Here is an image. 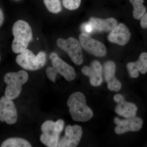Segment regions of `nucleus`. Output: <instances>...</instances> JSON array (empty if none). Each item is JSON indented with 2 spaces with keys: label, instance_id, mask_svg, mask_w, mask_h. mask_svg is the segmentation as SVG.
Here are the masks:
<instances>
[{
  "label": "nucleus",
  "instance_id": "obj_1",
  "mask_svg": "<svg viewBox=\"0 0 147 147\" xmlns=\"http://www.w3.org/2000/svg\"><path fill=\"white\" fill-rule=\"evenodd\" d=\"M67 105L74 121L85 122L93 116L92 110L87 105L86 97L81 92L72 93L69 97Z\"/></svg>",
  "mask_w": 147,
  "mask_h": 147
},
{
  "label": "nucleus",
  "instance_id": "obj_2",
  "mask_svg": "<svg viewBox=\"0 0 147 147\" xmlns=\"http://www.w3.org/2000/svg\"><path fill=\"white\" fill-rule=\"evenodd\" d=\"M14 39L12 42V51L15 53H21L26 49L29 42L32 40V32L31 28L27 22L18 20L12 27Z\"/></svg>",
  "mask_w": 147,
  "mask_h": 147
},
{
  "label": "nucleus",
  "instance_id": "obj_3",
  "mask_svg": "<svg viewBox=\"0 0 147 147\" xmlns=\"http://www.w3.org/2000/svg\"><path fill=\"white\" fill-rule=\"evenodd\" d=\"M64 125V121L62 119L56 122L45 121L41 126L42 134L40 137V142L47 147H58L60 134L63 130Z\"/></svg>",
  "mask_w": 147,
  "mask_h": 147
},
{
  "label": "nucleus",
  "instance_id": "obj_4",
  "mask_svg": "<svg viewBox=\"0 0 147 147\" xmlns=\"http://www.w3.org/2000/svg\"><path fill=\"white\" fill-rule=\"evenodd\" d=\"M28 74L24 70L17 72H9L4 77V81L7 84L5 94L6 97L13 100L20 95L22 86L28 79Z\"/></svg>",
  "mask_w": 147,
  "mask_h": 147
},
{
  "label": "nucleus",
  "instance_id": "obj_5",
  "mask_svg": "<svg viewBox=\"0 0 147 147\" xmlns=\"http://www.w3.org/2000/svg\"><path fill=\"white\" fill-rule=\"evenodd\" d=\"M17 64L26 70L35 71L38 70L45 65L46 61V54L43 52H39L35 55L31 50L26 49L16 57Z\"/></svg>",
  "mask_w": 147,
  "mask_h": 147
},
{
  "label": "nucleus",
  "instance_id": "obj_6",
  "mask_svg": "<svg viewBox=\"0 0 147 147\" xmlns=\"http://www.w3.org/2000/svg\"><path fill=\"white\" fill-rule=\"evenodd\" d=\"M53 67H48L46 69L47 78L55 83L56 76L59 73L65 79L71 82L76 78V74L73 67L65 63L58 56L52 60Z\"/></svg>",
  "mask_w": 147,
  "mask_h": 147
},
{
  "label": "nucleus",
  "instance_id": "obj_7",
  "mask_svg": "<svg viewBox=\"0 0 147 147\" xmlns=\"http://www.w3.org/2000/svg\"><path fill=\"white\" fill-rule=\"evenodd\" d=\"M57 44L59 48L67 53L71 60L76 65L83 63L82 47L77 39L72 37L67 39L59 38L57 40Z\"/></svg>",
  "mask_w": 147,
  "mask_h": 147
},
{
  "label": "nucleus",
  "instance_id": "obj_8",
  "mask_svg": "<svg viewBox=\"0 0 147 147\" xmlns=\"http://www.w3.org/2000/svg\"><path fill=\"white\" fill-rule=\"evenodd\" d=\"M79 39L82 47L88 53L97 57H104L106 55L107 50L105 45L90 35L83 33L79 36Z\"/></svg>",
  "mask_w": 147,
  "mask_h": 147
},
{
  "label": "nucleus",
  "instance_id": "obj_9",
  "mask_svg": "<svg viewBox=\"0 0 147 147\" xmlns=\"http://www.w3.org/2000/svg\"><path fill=\"white\" fill-rule=\"evenodd\" d=\"M17 119L18 113L13 101L3 96L0 99V121L12 125L16 123Z\"/></svg>",
  "mask_w": 147,
  "mask_h": 147
},
{
  "label": "nucleus",
  "instance_id": "obj_10",
  "mask_svg": "<svg viewBox=\"0 0 147 147\" xmlns=\"http://www.w3.org/2000/svg\"><path fill=\"white\" fill-rule=\"evenodd\" d=\"M82 127L79 125H67L65 128V135L59 142L58 147L77 146L82 138Z\"/></svg>",
  "mask_w": 147,
  "mask_h": 147
},
{
  "label": "nucleus",
  "instance_id": "obj_11",
  "mask_svg": "<svg viewBox=\"0 0 147 147\" xmlns=\"http://www.w3.org/2000/svg\"><path fill=\"white\" fill-rule=\"evenodd\" d=\"M114 121L117 125L115 132L118 134H123L129 131H139L142 129L143 124L142 119L135 116L124 120H120L116 117Z\"/></svg>",
  "mask_w": 147,
  "mask_h": 147
},
{
  "label": "nucleus",
  "instance_id": "obj_12",
  "mask_svg": "<svg viewBox=\"0 0 147 147\" xmlns=\"http://www.w3.org/2000/svg\"><path fill=\"white\" fill-rule=\"evenodd\" d=\"M82 71L84 75L89 77L90 83L93 86H99L102 84V67L99 62L93 61L90 66H84Z\"/></svg>",
  "mask_w": 147,
  "mask_h": 147
},
{
  "label": "nucleus",
  "instance_id": "obj_13",
  "mask_svg": "<svg viewBox=\"0 0 147 147\" xmlns=\"http://www.w3.org/2000/svg\"><path fill=\"white\" fill-rule=\"evenodd\" d=\"M131 35V33L126 26L120 24L111 32L108 38L110 42L123 46L129 42Z\"/></svg>",
  "mask_w": 147,
  "mask_h": 147
},
{
  "label": "nucleus",
  "instance_id": "obj_14",
  "mask_svg": "<svg viewBox=\"0 0 147 147\" xmlns=\"http://www.w3.org/2000/svg\"><path fill=\"white\" fill-rule=\"evenodd\" d=\"M129 76L131 78H137L139 72L145 74L147 72V53H142L139 56L138 60L134 62L129 63L127 65Z\"/></svg>",
  "mask_w": 147,
  "mask_h": 147
},
{
  "label": "nucleus",
  "instance_id": "obj_15",
  "mask_svg": "<svg viewBox=\"0 0 147 147\" xmlns=\"http://www.w3.org/2000/svg\"><path fill=\"white\" fill-rule=\"evenodd\" d=\"M89 22L93 27L94 31L98 32H111L118 25L117 21L113 18L101 19L92 17Z\"/></svg>",
  "mask_w": 147,
  "mask_h": 147
},
{
  "label": "nucleus",
  "instance_id": "obj_16",
  "mask_svg": "<svg viewBox=\"0 0 147 147\" xmlns=\"http://www.w3.org/2000/svg\"><path fill=\"white\" fill-rule=\"evenodd\" d=\"M138 110L137 105L132 102H127L125 99L117 103L115 111L119 115L126 118L135 117Z\"/></svg>",
  "mask_w": 147,
  "mask_h": 147
},
{
  "label": "nucleus",
  "instance_id": "obj_17",
  "mask_svg": "<svg viewBox=\"0 0 147 147\" xmlns=\"http://www.w3.org/2000/svg\"><path fill=\"white\" fill-rule=\"evenodd\" d=\"M133 7V16L134 19L141 20L146 12V8L144 5V0H129Z\"/></svg>",
  "mask_w": 147,
  "mask_h": 147
},
{
  "label": "nucleus",
  "instance_id": "obj_18",
  "mask_svg": "<svg viewBox=\"0 0 147 147\" xmlns=\"http://www.w3.org/2000/svg\"><path fill=\"white\" fill-rule=\"evenodd\" d=\"M2 147H31L30 142L20 138H11L6 139L1 144Z\"/></svg>",
  "mask_w": 147,
  "mask_h": 147
},
{
  "label": "nucleus",
  "instance_id": "obj_19",
  "mask_svg": "<svg viewBox=\"0 0 147 147\" xmlns=\"http://www.w3.org/2000/svg\"><path fill=\"white\" fill-rule=\"evenodd\" d=\"M104 69L105 81L107 83L116 79L115 78L116 65L114 62L110 61L106 62L104 65Z\"/></svg>",
  "mask_w": 147,
  "mask_h": 147
},
{
  "label": "nucleus",
  "instance_id": "obj_20",
  "mask_svg": "<svg viewBox=\"0 0 147 147\" xmlns=\"http://www.w3.org/2000/svg\"><path fill=\"white\" fill-rule=\"evenodd\" d=\"M45 6L50 12L57 13L62 10L60 0H43Z\"/></svg>",
  "mask_w": 147,
  "mask_h": 147
},
{
  "label": "nucleus",
  "instance_id": "obj_21",
  "mask_svg": "<svg viewBox=\"0 0 147 147\" xmlns=\"http://www.w3.org/2000/svg\"><path fill=\"white\" fill-rule=\"evenodd\" d=\"M81 0H62V3L65 8L69 10H75L79 7Z\"/></svg>",
  "mask_w": 147,
  "mask_h": 147
},
{
  "label": "nucleus",
  "instance_id": "obj_22",
  "mask_svg": "<svg viewBox=\"0 0 147 147\" xmlns=\"http://www.w3.org/2000/svg\"><path fill=\"white\" fill-rule=\"evenodd\" d=\"M108 89L111 91H119L121 88V84L119 80L116 79L108 83Z\"/></svg>",
  "mask_w": 147,
  "mask_h": 147
},
{
  "label": "nucleus",
  "instance_id": "obj_23",
  "mask_svg": "<svg viewBox=\"0 0 147 147\" xmlns=\"http://www.w3.org/2000/svg\"><path fill=\"white\" fill-rule=\"evenodd\" d=\"M82 30L85 32V33L90 34L92 33L94 30L92 24L89 22L87 23H85L82 25Z\"/></svg>",
  "mask_w": 147,
  "mask_h": 147
},
{
  "label": "nucleus",
  "instance_id": "obj_24",
  "mask_svg": "<svg viewBox=\"0 0 147 147\" xmlns=\"http://www.w3.org/2000/svg\"><path fill=\"white\" fill-rule=\"evenodd\" d=\"M140 25L142 28H147V12H146L141 18Z\"/></svg>",
  "mask_w": 147,
  "mask_h": 147
},
{
  "label": "nucleus",
  "instance_id": "obj_25",
  "mask_svg": "<svg viewBox=\"0 0 147 147\" xmlns=\"http://www.w3.org/2000/svg\"><path fill=\"white\" fill-rule=\"evenodd\" d=\"M4 21V15L2 11L0 9V27L2 25Z\"/></svg>",
  "mask_w": 147,
  "mask_h": 147
},
{
  "label": "nucleus",
  "instance_id": "obj_26",
  "mask_svg": "<svg viewBox=\"0 0 147 147\" xmlns=\"http://www.w3.org/2000/svg\"><path fill=\"white\" fill-rule=\"evenodd\" d=\"M57 54H55V53H53L50 55V58L51 59L53 60V59H55V58H56V57H57Z\"/></svg>",
  "mask_w": 147,
  "mask_h": 147
},
{
  "label": "nucleus",
  "instance_id": "obj_27",
  "mask_svg": "<svg viewBox=\"0 0 147 147\" xmlns=\"http://www.w3.org/2000/svg\"><path fill=\"white\" fill-rule=\"evenodd\" d=\"M1 56H0V61H1Z\"/></svg>",
  "mask_w": 147,
  "mask_h": 147
}]
</instances>
